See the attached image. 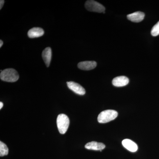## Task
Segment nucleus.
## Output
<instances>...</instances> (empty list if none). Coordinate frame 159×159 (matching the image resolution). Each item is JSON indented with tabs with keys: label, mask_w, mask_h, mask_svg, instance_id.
<instances>
[{
	"label": "nucleus",
	"mask_w": 159,
	"mask_h": 159,
	"mask_svg": "<svg viewBox=\"0 0 159 159\" xmlns=\"http://www.w3.org/2000/svg\"><path fill=\"white\" fill-rule=\"evenodd\" d=\"M9 153V148L6 144L2 141L0 142V156L4 157Z\"/></svg>",
	"instance_id": "13"
},
{
	"label": "nucleus",
	"mask_w": 159,
	"mask_h": 159,
	"mask_svg": "<svg viewBox=\"0 0 159 159\" xmlns=\"http://www.w3.org/2000/svg\"><path fill=\"white\" fill-rule=\"evenodd\" d=\"M152 35L153 36H157L159 34V21L153 26L151 31Z\"/></svg>",
	"instance_id": "14"
},
{
	"label": "nucleus",
	"mask_w": 159,
	"mask_h": 159,
	"mask_svg": "<svg viewBox=\"0 0 159 159\" xmlns=\"http://www.w3.org/2000/svg\"><path fill=\"white\" fill-rule=\"evenodd\" d=\"M3 106V103L2 102H0V109H1L2 108Z\"/></svg>",
	"instance_id": "16"
},
{
	"label": "nucleus",
	"mask_w": 159,
	"mask_h": 159,
	"mask_svg": "<svg viewBox=\"0 0 159 159\" xmlns=\"http://www.w3.org/2000/svg\"><path fill=\"white\" fill-rule=\"evenodd\" d=\"M85 7L87 10L89 11L98 13L104 12L105 10V7L102 5L93 0L86 1L85 3Z\"/></svg>",
	"instance_id": "4"
},
{
	"label": "nucleus",
	"mask_w": 159,
	"mask_h": 159,
	"mask_svg": "<svg viewBox=\"0 0 159 159\" xmlns=\"http://www.w3.org/2000/svg\"><path fill=\"white\" fill-rule=\"evenodd\" d=\"M0 78L6 82H14L19 78L17 71L13 69H6L3 70L0 74Z\"/></svg>",
	"instance_id": "1"
},
{
	"label": "nucleus",
	"mask_w": 159,
	"mask_h": 159,
	"mask_svg": "<svg viewBox=\"0 0 159 159\" xmlns=\"http://www.w3.org/2000/svg\"><path fill=\"white\" fill-rule=\"evenodd\" d=\"M122 145L126 149L131 152H135L138 150V145L130 139H125L123 140L122 141Z\"/></svg>",
	"instance_id": "9"
},
{
	"label": "nucleus",
	"mask_w": 159,
	"mask_h": 159,
	"mask_svg": "<svg viewBox=\"0 0 159 159\" xmlns=\"http://www.w3.org/2000/svg\"><path fill=\"white\" fill-rule=\"evenodd\" d=\"M4 3H5V1L4 0H1L0 1V9H2V8L3 6H4Z\"/></svg>",
	"instance_id": "15"
},
{
	"label": "nucleus",
	"mask_w": 159,
	"mask_h": 159,
	"mask_svg": "<svg viewBox=\"0 0 159 159\" xmlns=\"http://www.w3.org/2000/svg\"><path fill=\"white\" fill-rule=\"evenodd\" d=\"M97 63L95 61H81L78 64V68L84 70H90L96 67Z\"/></svg>",
	"instance_id": "7"
},
{
	"label": "nucleus",
	"mask_w": 159,
	"mask_h": 159,
	"mask_svg": "<svg viewBox=\"0 0 159 159\" xmlns=\"http://www.w3.org/2000/svg\"><path fill=\"white\" fill-rule=\"evenodd\" d=\"M145 13L142 11H136L127 16V19L132 22L135 23L140 22L144 20Z\"/></svg>",
	"instance_id": "8"
},
{
	"label": "nucleus",
	"mask_w": 159,
	"mask_h": 159,
	"mask_svg": "<svg viewBox=\"0 0 159 159\" xmlns=\"http://www.w3.org/2000/svg\"><path fill=\"white\" fill-rule=\"evenodd\" d=\"M129 82V79L125 76H119L114 78L112 80L113 85L117 87L125 86Z\"/></svg>",
	"instance_id": "6"
},
{
	"label": "nucleus",
	"mask_w": 159,
	"mask_h": 159,
	"mask_svg": "<svg viewBox=\"0 0 159 159\" xmlns=\"http://www.w3.org/2000/svg\"><path fill=\"white\" fill-rule=\"evenodd\" d=\"M85 148L89 150H93L101 151L105 148V145L102 143L97 142H91L87 143Z\"/></svg>",
	"instance_id": "10"
},
{
	"label": "nucleus",
	"mask_w": 159,
	"mask_h": 159,
	"mask_svg": "<svg viewBox=\"0 0 159 159\" xmlns=\"http://www.w3.org/2000/svg\"><path fill=\"white\" fill-rule=\"evenodd\" d=\"M52 57V51L51 48H47L42 52L43 59L47 67H49L51 63Z\"/></svg>",
	"instance_id": "12"
},
{
	"label": "nucleus",
	"mask_w": 159,
	"mask_h": 159,
	"mask_svg": "<svg viewBox=\"0 0 159 159\" xmlns=\"http://www.w3.org/2000/svg\"><path fill=\"white\" fill-rule=\"evenodd\" d=\"M57 124L60 133L62 134H65L70 125L68 117L65 114H60L57 117Z\"/></svg>",
	"instance_id": "3"
},
{
	"label": "nucleus",
	"mask_w": 159,
	"mask_h": 159,
	"mask_svg": "<svg viewBox=\"0 0 159 159\" xmlns=\"http://www.w3.org/2000/svg\"><path fill=\"white\" fill-rule=\"evenodd\" d=\"M67 84L69 89L75 93L79 95H84L85 94V89L79 84L74 81H70L67 82Z\"/></svg>",
	"instance_id": "5"
},
{
	"label": "nucleus",
	"mask_w": 159,
	"mask_h": 159,
	"mask_svg": "<svg viewBox=\"0 0 159 159\" xmlns=\"http://www.w3.org/2000/svg\"><path fill=\"white\" fill-rule=\"evenodd\" d=\"M44 34V31L42 28L35 27L30 29L28 31V35L30 38H35L43 36Z\"/></svg>",
	"instance_id": "11"
},
{
	"label": "nucleus",
	"mask_w": 159,
	"mask_h": 159,
	"mask_svg": "<svg viewBox=\"0 0 159 159\" xmlns=\"http://www.w3.org/2000/svg\"><path fill=\"white\" fill-rule=\"evenodd\" d=\"M116 111L113 110H107L102 111L98 116L97 120L100 123H107L116 119L118 116Z\"/></svg>",
	"instance_id": "2"
},
{
	"label": "nucleus",
	"mask_w": 159,
	"mask_h": 159,
	"mask_svg": "<svg viewBox=\"0 0 159 159\" xmlns=\"http://www.w3.org/2000/svg\"><path fill=\"white\" fill-rule=\"evenodd\" d=\"M3 44V41H2V40H0V48H1V47H2V46Z\"/></svg>",
	"instance_id": "17"
}]
</instances>
